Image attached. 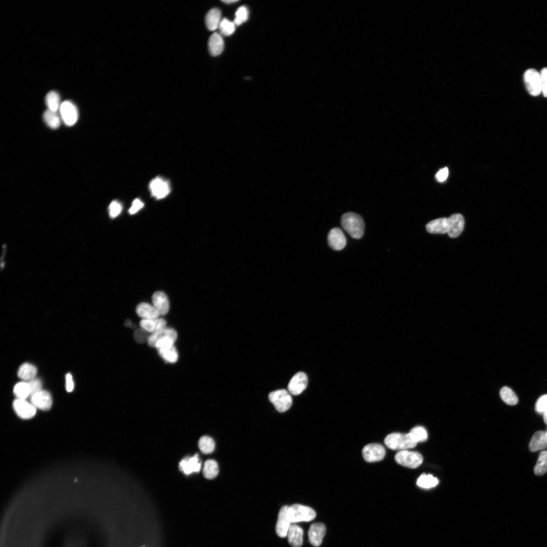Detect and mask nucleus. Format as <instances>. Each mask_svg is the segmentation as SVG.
<instances>
[{
  "label": "nucleus",
  "instance_id": "a18cd8bd",
  "mask_svg": "<svg viewBox=\"0 0 547 547\" xmlns=\"http://www.w3.org/2000/svg\"><path fill=\"white\" fill-rule=\"evenodd\" d=\"M144 206L143 202L139 199H136L133 201L129 212L131 214H135L143 208Z\"/></svg>",
  "mask_w": 547,
  "mask_h": 547
},
{
  "label": "nucleus",
  "instance_id": "f03ea898",
  "mask_svg": "<svg viewBox=\"0 0 547 547\" xmlns=\"http://www.w3.org/2000/svg\"><path fill=\"white\" fill-rule=\"evenodd\" d=\"M341 223L344 229L353 238L359 239L364 232V222L359 214L353 212L344 214L341 218Z\"/></svg>",
  "mask_w": 547,
  "mask_h": 547
},
{
  "label": "nucleus",
  "instance_id": "8fccbe9b",
  "mask_svg": "<svg viewBox=\"0 0 547 547\" xmlns=\"http://www.w3.org/2000/svg\"><path fill=\"white\" fill-rule=\"evenodd\" d=\"M125 325V326L126 327H128V328H132V326H133V324L131 323V322L130 321H126Z\"/></svg>",
  "mask_w": 547,
  "mask_h": 547
},
{
  "label": "nucleus",
  "instance_id": "473e14b6",
  "mask_svg": "<svg viewBox=\"0 0 547 547\" xmlns=\"http://www.w3.org/2000/svg\"><path fill=\"white\" fill-rule=\"evenodd\" d=\"M14 392L18 399L26 400L31 396L29 382H22L18 383L14 388Z\"/></svg>",
  "mask_w": 547,
  "mask_h": 547
},
{
  "label": "nucleus",
  "instance_id": "1a4fd4ad",
  "mask_svg": "<svg viewBox=\"0 0 547 547\" xmlns=\"http://www.w3.org/2000/svg\"><path fill=\"white\" fill-rule=\"evenodd\" d=\"M149 187L152 195L157 199L165 198L171 191L169 182L160 177L153 179Z\"/></svg>",
  "mask_w": 547,
  "mask_h": 547
},
{
  "label": "nucleus",
  "instance_id": "e433bc0d",
  "mask_svg": "<svg viewBox=\"0 0 547 547\" xmlns=\"http://www.w3.org/2000/svg\"><path fill=\"white\" fill-rule=\"evenodd\" d=\"M221 34L225 36L232 35L235 32L236 25L226 19L221 20L219 28Z\"/></svg>",
  "mask_w": 547,
  "mask_h": 547
},
{
  "label": "nucleus",
  "instance_id": "ea45409f",
  "mask_svg": "<svg viewBox=\"0 0 547 547\" xmlns=\"http://www.w3.org/2000/svg\"><path fill=\"white\" fill-rule=\"evenodd\" d=\"M149 333L147 332L144 329L141 328L135 330L134 333V339L136 342L139 344H143L147 342L149 340V337L151 335H149Z\"/></svg>",
  "mask_w": 547,
  "mask_h": 547
},
{
  "label": "nucleus",
  "instance_id": "79ce46f5",
  "mask_svg": "<svg viewBox=\"0 0 547 547\" xmlns=\"http://www.w3.org/2000/svg\"><path fill=\"white\" fill-rule=\"evenodd\" d=\"M175 341L171 338L166 337L158 341L155 346L157 350L165 349L174 346Z\"/></svg>",
  "mask_w": 547,
  "mask_h": 547
},
{
  "label": "nucleus",
  "instance_id": "ddd939ff",
  "mask_svg": "<svg viewBox=\"0 0 547 547\" xmlns=\"http://www.w3.org/2000/svg\"><path fill=\"white\" fill-rule=\"evenodd\" d=\"M308 383L307 375L303 372H299L290 381L288 390L291 394L299 395L306 389Z\"/></svg>",
  "mask_w": 547,
  "mask_h": 547
},
{
  "label": "nucleus",
  "instance_id": "bb28decb",
  "mask_svg": "<svg viewBox=\"0 0 547 547\" xmlns=\"http://www.w3.org/2000/svg\"><path fill=\"white\" fill-rule=\"evenodd\" d=\"M45 103L49 110L57 112L61 106L60 96L56 91H52L46 96Z\"/></svg>",
  "mask_w": 547,
  "mask_h": 547
},
{
  "label": "nucleus",
  "instance_id": "09e8293b",
  "mask_svg": "<svg viewBox=\"0 0 547 547\" xmlns=\"http://www.w3.org/2000/svg\"><path fill=\"white\" fill-rule=\"evenodd\" d=\"M238 2V1H237V0H225V1H222V3L225 4L230 5L231 4L237 3Z\"/></svg>",
  "mask_w": 547,
  "mask_h": 547
},
{
  "label": "nucleus",
  "instance_id": "2f4dec72",
  "mask_svg": "<svg viewBox=\"0 0 547 547\" xmlns=\"http://www.w3.org/2000/svg\"><path fill=\"white\" fill-rule=\"evenodd\" d=\"M158 351L160 356L167 362L174 363L178 359V352L174 345L169 348L159 349Z\"/></svg>",
  "mask_w": 547,
  "mask_h": 547
},
{
  "label": "nucleus",
  "instance_id": "39448f33",
  "mask_svg": "<svg viewBox=\"0 0 547 547\" xmlns=\"http://www.w3.org/2000/svg\"><path fill=\"white\" fill-rule=\"evenodd\" d=\"M288 515L292 523L299 522H309L316 517V513L312 508L300 505L295 504L289 507Z\"/></svg>",
  "mask_w": 547,
  "mask_h": 547
},
{
  "label": "nucleus",
  "instance_id": "49530a36",
  "mask_svg": "<svg viewBox=\"0 0 547 547\" xmlns=\"http://www.w3.org/2000/svg\"><path fill=\"white\" fill-rule=\"evenodd\" d=\"M449 171L447 167L440 169L436 175V178L440 182L445 181L448 176Z\"/></svg>",
  "mask_w": 547,
  "mask_h": 547
},
{
  "label": "nucleus",
  "instance_id": "4468645a",
  "mask_svg": "<svg viewBox=\"0 0 547 547\" xmlns=\"http://www.w3.org/2000/svg\"><path fill=\"white\" fill-rule=\"evenodd\" d=\"M326 527L323 523L312 524L308 531L310 543L314 546H320L326 533Z\"/></svg>",
  "mask_w": 547,
  "mask_h": 547
},
{
  "label": "nucleus",
  "instance_id": "f3484780",
  "mask_svg": "<svg viewBox=\"0 0 547 547\" xmlns=\"http://www.w3.org/2000/svg\"><path fill=\"white\" fill-rule=\"evenodd\" d=\"M330 246L335 250L343 249L347 244V240L343 231L338 227L334 228L328 235Z\"/></svg>",
  "mask_w": 547,
  "mask_h": 547
},
{
  "label": "nucleus",
  "instance_id": "a878e982",
  "mask_svg": "<svg viewBox=\"0 0 547 547\" xmlns=\"http://www.w3.org/2000/svg\"><path fill=\"white\" fill-rule=\"evenodd\" d=\"M37 374V369L30 363H25L20 368L18 371V376L25 381H31L35 379Z\"/></svg>",
  "mask_w": 547,
  "mask_h": 547
},
{
  "label": "nucleus",
  "instance_id": "c03bdc74",
  "mask_svg": "<svg viewBox=\"0 0 547 547\" xmlns=\"http://www.w3.org/2000/svg\"><path fill=\"white\" fill-rule=\"evenodd\" d=\"M29 383L30 386L31 391V396L42 391V383L40 380L35 379L32 381H30Z\"/></svg>",
  "mask_w": 547,
  "mask_h": 547
},
{
  "label": "nucleus",
  "instance_id": "3c124183",
  "mask_svg": "<svg viewBox=\"0 0 547 547\" xmlns=\"http://www.w3.org/2000/svg\"><path fill=\"white\" fill-rule=\"evenodd\" d=\"M543 418L544 423L547 425V413L543 415Z\"/></svg>",
  "mask_w": 547,
  "mask_h": 547
},
{
  "label": "nucleus",
  "instance_id": "a211bd4d",
  "mask_svg": "<svg viewBox=\"0 0 547 547\" xmlns=\"http://www.w3.org/2000/svg\"><path fill=\"white\" fill-rule=\"evenodd\" d=\"M167 322L165 319L157 318L151 319H142L140 327L151 334L157 333L166 328Z\"/></svg>",
  "mask_w": 547,
  "mask_h": 547
},
{
  "label": "nucleus",
  "instance_id": "6e6552de",
  "mask_svg": "<svg viewBox=\"0 0 547 547\" xmlns=\"http://www.w3.org/2000/svg\"><path fill=\"white\" fill-rule=\"evenodd\" d=\"M362 452L365 461L373 463L384 459L386 455V449L381 444L372 443L365 446Z\"/></svg>",
  "mask_w": 547,
  "mask_h": 547
},
{
  "label": "nucleus",
  "instance_id": "9d476101",
  "mask_svg": "<svg viewBox=\"0 0 547 547\" xmlns=\"http://www.w3.org/2000/svg\"><path fill=\"white\" fill-rule=\"evenodd\" d=\"M13 407L19 417L25 420L33 418L36 414V408L26 400L17 399L13 403Z\"/></svg>",
  "mask_w": 547,
  "mask_h": 547
},
{
  "label": "nucleus",
  "instance_id": "de8ad7c7",
  "mask_svg": "<svg viewBox=\"0 0 547 547\" xmlns=\"http://www.w3.org/2000/svg\"><path fill=\"white\" fill-rule=\"evenodd\" d=\"M74 388V383L72 376L70 374L66 376V389L68 392H71Z\"/></svg>",
  "mask_w": 547,
  "mask_h": 547
},
{
  "label": "nucleus",
  "instance_id": "5701e85b",
  "mask_svg": "<svg viewBox=\"0 0 547 547\" xmlns=\"http://www.w3.org/2000/svg\"><path fill=\"white\" fill-rule=\"evenodd\" d=\"M136 312L142 319H154L160 316L153 305L146 303H141L137 306Z\"/></svg>",
  "mask_w": 547,
  "mask_h": 547
},
{
  "label": "nucleus",
  "instance_id": "7ed1b4c3",
  "mask_svg": "<svg viewBox=\"0 0 547 547\" xmlns=\"http://www.w3.org/2000/svg\"><path fill=\"white\" fill-rule=\"evenodd\" d=\"M384 441L388 448L394 450H408L417 445L409 433H393L387 435Z\"/></svg>",
  "mask_w": 547,
  "mask_h": 547
},
{
  "label": "nucleus",
  "instance_id": "9b49d317",
  "mask_svg": "<svg viewBox=\"0 0 547 547\" xmlns=\"http://www.w3.org/2000/svg\"><path fill=\"white\" fill-rule=\"evenodd\" d=\"M60 111L62 120L68 126L74 125L78 119V111L76 106L70 101L61 104Z\"/></svg>",
  "mask_w": 547,
  "mask_h": 547
},
{
  "label": "nucleus",
  "instance_id": "4c0bfd02",
  "mask_svg": "<svg viewBox=\"0 0 547 547\" xmlns=\"http://www.w3.org/2000/svg\"><path fill=\"white\" fill-rule=\"evenodd\" d=\"M249 12L245 7H241L236 13V18L234 23L236 26H240L246 22L248 19Z\"/></svg>",
  "mask_w": 547,
  "mask_h": 547
},
{
  "label": "nucleus",
  "instance_id": "2eb2a0df",
  "mask_svg": "<svg viewBox=\"0 0 547 547\" xmlns=\"http://www.w3.org/2000/svg\"><path fill=\"white\" fill-rule=\"evenodd\" d=\"M31 403L36 408L43 410H50L53 404L51 394L42 390L31 396Z\"/></svg>",
  "mask_w": 547,
  "mask_h": 547
},
{
  "label": "nucleus",
  "instance_id": "0eeeda50",
  "mask_svg": "<svg viewBox=\"0 0 547 547\" xmlns=\"http://www.w3.org/2000/svg\"><path fill=\"white\" fill-rule=\"evenodd\" d=\"M524 82L529 94L534 97L541 93V82L540 73L534 69L527 70L524 75Z\"/></svg>",
  "mask_w": 547,
  "mask_h": 547
},
{
  "label": "nucleus",
  "instance_id": "f257e3e1",
  "mask_svg": "<svg viewBox=\"0 0 547 547\" xmlns=\"http://www.w3.org/2000/svg\"><path fill=\"white\" fill-rule=\"evenodd\" d=\"M426 227L429 233H447L449 237L455 238L462 233L465 227V219L462 214L456 213L448 218L442 217L432 220L427 223Z\"/></svg>",
  "mask_w": 547,
  "mask_h": 547
},
{
  "label": "nucleus",
  "instance_id": "b1692460",
  "mask_svg": "<svg viewBox=\"0 0 547 547\" xmlns=\"http://www.w3.org/2000/svg\"><path fill=\"white\" fill-rule=\"evenodd\" d=\"M166 337L171 338L176 341L177 338V332L173 329L166 328L157 333L151 334L148 341V344L149 346L155 348V344L158 341Z\"/></svg>",
  "mask_w": 547,
  "mask_h": 547
},
{
  "label": "nucleus",
  "instance_id": "20e7f679",
  "mask_svg": "<svg viewBox=\"0 0 547 547\" xmlns=\"http://www.w3.org/2000/svg\"><path fill=\"white\" fill-rule=\"evenodd\" d=\"M395 460L400 465L410 469H416L423 463V457L418 452L404 450L396 453Z\"/></svg>",
  "mask_w": 547,
  "mask_h": 547
},
{
  "label": "nucleus",
  "instance_id": "aec40b11",
  "mask_svg": "<svg viewBox=\"0 0 547 547\" xmlns=\"http://www.w3.org/2000/svg\"><path fill=\"white\" fill-rule=\"evenodd\" d=\"M529 448L532 452L547 448V432L539 431L535 433L529 442Z\"/></svg>",
  "mask_w": 547,
  "mask_h": 547
},
{
  "label": "nucleus",
  "instance_id": "c85d7f7f",
  "mask_svg": "<svg viewBox=\"0 0 547 547\" xmlns=\"http://www.w3.org/2000/svg\"><path fill=\"white\" fill-rule=\"evenodd\" d=\"M547 472V450L541 451L538 455L534 472L537 476L544 475Z\"/></svg>",
  "mask_w": 547,
  "mask_h": 547
},
{
  "label": "nucleus",
  "instance_id": "7c9ffc66",
  "mask_svg": "<svg viewBox=\"0 0 547 547\" xmlns=\"http://www.w3.org/2000/svg\"><path fill=\"white\" fill-rule=\"evenodd\" d=\"M500 396L506 404L514 405L518 403V398L515 392L508 387H504L500 391Z\"/></svg>",
  "mask_w": 547,
  "mask_h": 547
},
{
  "label": "nucleus",
  "instance_id": "37998d69",
  "mask_svg": "<svg viewBox=\"0 0 547 547\" xmlns=\"http://www.w3.org/2000/svg\"><path fill=\"white\" fill-rule=\"evenodd\" d=\"M541 82V93L547 98V68L542 69L540 73Z\"/></svg>",
  "mask_w": 547,
  "mask_h": 547
},
{
  "label": "nucleus",
  "instance_id": "393cba45",
  "mask_svg": "<svg viewBox=\"0 0 547 547\" xmlns=\"http://www.w3.org/2000/svg\"><path fill=\"white\" fill-rule=\"evenodd\" d=\"M221 12L218 9H213L207 14L205 24L209 31H213L219 28L221 21Z\"/></svg>",
  "mask_w": 547,
  "mask_h": 547
},
{
  "label": "nucleus",
  "instance_id": "cd10ccee",
  "mask_svg": "<svg viewBox=\"0 0 547 547\" xmlns=\"http://www.w3.org/2000/svg\"><path fill=\"white\" fill-rule=\"evenodd\" d=\"M57 112L48 110L43 114V120L46 124L53 129H58L61 125V120Z\"/></svg>",
  "mask_w": 547,
  "mask_h": 547
},
{
  "label": "nucleus",
  "instance_id": "412c9836",
  "mask_svg": "<svg viewBox=\"0 0 547 547\" xmlns=\"http://www.w3.org/2000/svg\"><path fill=\"white\" fill-rule=\"evenodd\" d=\"M208 49L210 55L213 57L220 55L224 50V41L221 36L215 33L208 40Z\"/></svg>",
  "mask_w": 547,
  "mask_h": 547
},
{
  "label": "nucleus",
  "instance_id": "c9c22d12",
  "mask_svg": "<svg viewBox=\"0 0 547 547\" xmlns=\"http://www.w3.org/2000/svg\"><path fill=\"white\" fill-rule=\"evenodd\" d=\"M198 445L202 453L209 454L214 451L215 444L212 438L208 436H203L200 439Z\"/></svg>",
  "mask_w": 547,
  "mask_h": 547
},
{
  "label": "nucleus",
  "instance_id": "a19ab883",
  "mask_svg": "<svg viewBox=\"0 0 547 547\" xmlns=\"http://www.w3.org/2000/svg\"><path fill=\"white\" fill-rule=\"evenodd\" d=\"M122 210V206L121 203L117 201H113L109 207V215L111 217L115 218L121 213Z\"/></svg>",
  "mask_w": 547,
  "mask_h": 547
},
{
  "label": "nucleus",
  "instance_id": "f704fd0d",
  "mask_svg": "<svg viewBox=\"0 0 547 547\" xmlns=\"http://www.w3.org/2000/svg\"><path fill=\"white\" fill-rule=\"evenodd\" d=\"M409 435L417 443L426 441L428 435L427 430L422 426H417L410 431Z\"/></svg>",
  "mask_w": 547,
  "mask_h": 547
},
{
  "label": "nucleus",
  "instance_id": "603ef678",
  "mask_svg": "<svg viewBox=\"0 0 547 547\" xmlns=\"http://www.w3.org/2000/svg\"><path fill=\"white\" fill-rule=\"evenodd\" d=\"M546 432H547V430H546Z\"/></svg>",
  "mask_w": 547,
  "mask_h": 547
},
{
  "label": "nucleus",
  "instance_id": "58836bf2",
  "mask_svg": "<svg viewBox=\"0 0 547 547\" xmlns=\"http://www.w3.org/2000/svg\"><path fill=\"white\" fill-rule=\"evenodd\" d=\"M535 409L540 415H543L547 413V394L539 397L535 403Z\"/></svg>",
  "mask_w": 547,
  "mask_h": 547
},
{
  "label": "nucleus",
  "instance_id": "dca6fc26",
  "mask_svg": "<svg viewBox=\"0 0 547 547\" xmlns=\"http://www.w3.org/2000/svg\"><path fill=\"white\" fill-rule=\"evenodd\" d=\"M289 507L288 506H283L279 514L276 525V532L278 535L281 537L287 536L288 531L292 524L288 515Z\"/></svg>",
  "mask_w": 547,
  "mask_h": 547
},
{
  "label": "nucleus",
  "instance_id": "6ab92c4d",
  "mask_svg": "<svg viewBox=\"0 0 547 547\" xmlns=\"http://www.w3.org/2000/svg\"><path fill=\"white\" fill-rule=\"evenodd\" d=\"M153 305L159 312L160 315H166L170 309L168 298L162 292H156L152 297Z\"/></svg>",
  "mask_w": 547,
  "mask_h": 547
},
{
  "label": "nucleus",
  "instance_id": "c756f323",
  "mask_svg": "<svg viewBox=\"0 0 547 547\" xmlns=\"http://www.w3.org/2000/svg\"><path fill=\"white\" fill-rule=\"evenodd\" d=\"M203 470L204 476L206 478L212 479L218 474V464L214 460H208L205 462Z\"/></svg>",
  "mask_w": 547,
  "mask_h": 547
},
{
  "label": "nucleus",
  "instance_id": "423d86ee",
  "mask_svg": "<svg viewBox=\"0 0 547 547\" xmlns=\"http://www.w3.org/2000/svg\"><path fill=\"white\" fill-rule=\"evenodd\" d=\"M268 399L280 413L287 411L293 404V399L289 392L285 389L279 390L270 392Z\"/></svg>",
  "mask_w": 547,
  "mask_h": 547
},
{
  "label": "nucleus",
  "instance_id": "f8f14e48",
  "mask_svg": "<svg viewBox=\"0 0 547 547\" xmlns=\"http://www.w3.org/2000/svg\"><path fill=\"white\" fill-rule=\"evenodd\" d=\"M179 468L187 475L194 472H199L201 469V462L199 455L196 454L193 457H186L181 460L179 464Z\"/></svg>",
  "mask_w": 547,
  "mask_h": 547
},
{
  "label": "nucleus",
  "instance_id": "4be33fe9",
  "mask_svg": "<svg viewBox=\"0 0 547 547\" xmlns=\"http://www.w3.org/2000/svg\"><path fill=\"white\" fill-rule=\"evenodd\" d=\"M304 531L297 524H293L290 527L287 536L290 544L293 547H301L303 543Z\"/></svg>",
  "mask_w": 547,
  "mask_h": 547
},
{
  "label": "nucleus",
  "instance_id": "72a5a7b5",
  "mask_svg": "<svg viewBox=\"0 0 547 547\" xmlns=\"http://www.w3.org/2000/svg\"><path fill=\"white\" fill-rule=\"evenodd\" d=\"M417 483L420 487L429 489L437 485L439 481L432 475L423 474L418 478Z\"/></svg>",
  "mask_w": 547,
  "mask_h": 547
}]
</instances>
